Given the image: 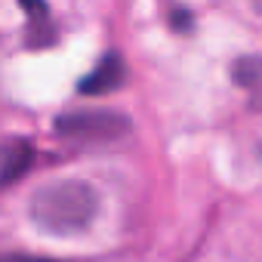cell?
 Listing matches in <instances>:
<instances>
[{
	"label": "cell",
	"instance_id": "obj_1",
	"mask_svg": "<svg viewBox=\"0 0 262 262\" xmlns=\"http://www.w3.org/2000/svg\"><path fill=\"white\" fill-rule=\"evenodd\" d=\"M96 207H99V198L86 182L62 179V182H50L40 191H34L31 219L40 231L56 234V237H68V234L90 228Z\"/></svg>",
	"mask_w": 262,
	"mask_h": 262
},
{
	"label": "cell",
	"instance_id": "obj_2",
	"mask_svg": "<svg viewBox=\"0 0 262 262\" xmlns=\"http://www.w3.org/2000/svg\"><path fill=\"white\" fill-rule=\"evenodd\" d=\"M59 136L80 142V145H96V142H111L126 133V120L108 111H80V114H65L56 123Z\"/></svg>",
	"mask_w": 262,
	"mask_h": 262
},
{
	"label": "cell",
	"instance_id": "obj_3",
	"mask_svg": "<svg viewBox=\"0 0 262 262\" xmlns=\"http://www.w3.org/2000/svg\"><path fill=\"white\" fill-rule=\"evenodd\" d=\"M120 83H123V62L117 56H105L99 62V68H93L80 80V93L83 96H105V93H111Z\"/></svg>",
	"mask_w": 262,
	"mask_h": 262
},
{
	"label": "cell",
	"instance_id": "obj_4",
	"mask_svg": "<svg viewBox=\"0 0 262 262\" xmlns=\"http://www.w3.org/2000/svg\"><path fill=\"white\" fill-rule=\"evenodd\" d=\"M22 10L28 13V43L31 47H40V43H50L53 40V25H50V10L43 0H22Z\"/></svg>",
	"mask_w": 262,
	"mask_h": 262
},
{
	"label": "cell",
	"instance_id": "obj_5",
	"mask_svg": "<svg viewBox=\"0 0 262 262\" xmlns=\"http://www.w3.org/2000/svg\"><path fill=\"white\" fill-rule=\"evenodd\" d=\"M31 164H34V148H31V142L13 139V142L7 145V158H4V179H7V185L16 182Z\"/></svg>",
	"mask_w": 262,
	"mask_h": 262
},
{
	"label": "cell",
	"instance_id": "obj_6",
	"mask_svg": "<svg viewBox=\"0 0 262 262\" xmlns=\"http://www.w3.org/2000/svg\"><path fill=\"white\" fill-rule=\"evenodd\" d=\"M234 80L237 86L247 90V96L262 105V59H244L234 65Z\"/></svg>",
	"mask_w": 262,
	"mask_h": 262
},
{
	"label": "cell",
	"instance_id": "obj_7",
	"mask_svg": "<svg viewBox=\"0 0 262 262\" xmlns=\"http://www.w3.org/2000/svg\"><path fill=\"white\" fill-rule=\"evenodd\" d=\"M4 262H50V259H31V256H7Z\"/></svg>",
	"mask_w": 262,
	"mask_h": 262
},
{
	"label": "cell",
	"instance_id": "obj_8",
	"mask_svg": "<svg viewBox=\"0 0 262 262\" xmlns=\"http://www.w3.org/2000/svg\"><path fill=\"white\" fill-rule=\"evenodd\" d=\"M253 7H256V10H259V13H262V0H253Z\"/></svg>",
	"mask_w": 262,
	"mask_h": 262
}]
</instances>
